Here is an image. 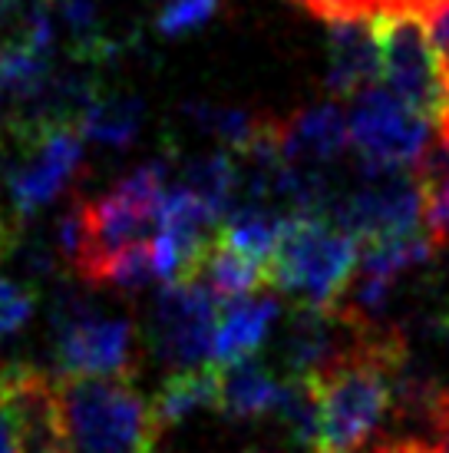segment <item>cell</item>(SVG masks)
Here are the masks:
<instances>
[{
	"mask_svg": "<svg viewBox=\"0 0 449 453\" xmlns=\"http://www.w3.org/2000/svg\"><path fill=\"white\" fill-rule=\"evenodd\" d=\"M63 453H159L163 424L129 378H57Z\"/></svg>",
	"mask_w": 449,
	"mask_h": 453,
	"instance_id": "6da1fadb",
	"label": "cell"
},
{
	"mask_svg": "<svg viewBox=\"0 0 449 453\" xmlns=\"http://www.w3.org/2000/svg\"><path fill=\"white\" fill-rule=\"evenodd\" d=\"M407 365V341L397 327H380L377 338L347 365L317 380L321 397V450L354 453L393 407V380Z\"/></svg>",
	"mask_w": 449,
	"mask_h": 453,
	"instance_id": "7a4b0ae2",
	"label": "cell"
},
{
	"mask_svg": "<svg viewBox=\"0 0 449 453\" xmlns=\"http://www.w3.org/2000/svg\"><path fill=\"white\" fill-rule=\"evenodd\" d=\"M354 235L324 215H287L268 262V285L291 295L298 308H334L357 272Z\"/></svg>",
	"mask_w": 449,
	"mask_h": 453,
	"instance_id": "3957f363",
	"label": "cell"
},
{
	"mask_svg": "<svg viewBox=\"0 0 449 453\" xmlns=\"http://www.w3.org/2000/svg\"><path fill=\"white\" fill-rule=\"evenodd\" d=\"M218 327V302L199 281H175L165 285L149 311V344L163 365L186 371L205 365L215 348Z\"/></svg>",
	"mask_w": 449,
	"mask_h": 453,
	"instance_id": "277c9868",
	"label": "cell"
},
{
	"mask_svg": "<svg viewBox=\"0 0 449 453\" xmlns=\"http://www.w3.org/2000/svg\"><path fill=\"white\" fill-rule=\"evenodd\" d=\"M377 37H380L387 89H393L413 113H420L423 119H437L446 100V80L423 20L377 17Z\"/></svg>",
	"mask_w": 449,
	"mask_h": 453,
	"instance_id": "5b68a950",
	"label": "cell"
},
{
	"mask_svg": "<svg viewBox=\"0 0 449 453\" xmlns=\"http://www.w3.org/2000/svg\"><path fill=\"white\" fill-rule=\"evenodd\" d=\"M430 142L423 116L413 113L387 87L363 89L350 110V146L363 163L413 169Z\"/></svg>",
	"mask_w": 449,
	"mask_h": 453,
	"instance_id": "8992f818",
	"label": "cell"
},
{
	"mask_svg": "<svg viewBox=\"0 0 449 453\" xmlns=\"http://www.w3.org/2000/svg\"><path fill=\"white\" fill-rule=\"evenodd\" d=\"M57 367L63 378H129L136 374V327L126 318H80L57 327Z\"/></svg>",
	"mask_w": 449,
	"mask_h": 453,
	"instance_id": "52a82bcc",
	"label": "cell"
},
{
	"mask_svg": "<svg viewBox=\"0 0 449 453\" xmlns=\"http://www.w3.org/2000/svg\"><path fill=\"white\" fill-rule=\"evenodd\" d=\"M350 146V116L337 103L304 106L281 119V150L294 169L331 173Z\"/></svg>",
	"mask_w": 449,
	"mask_h": 453,
	"instance_id": "ba28073f",
	"label": "cell"
},
{
	"mask_svg": "<svg viewBox=\"0 0 449 453\" xmlns=\"http://www.w3.org/2000/svg\"><path fill=\"white\" fill-rule=\"evenodd\" d=\"M327 37V89L334 96H361L374 87L377 73L384 70L380 60V37L377 20L370 17H344L334 20Z\"/></svg>",
	"mask_w": 449,
	"mask_h": 453,
	"instance_id": "9c48e42d",
	"label": "cell"
},
{
	"mask_svg": "<svg viewBox=\"0 0 449 453\" xmlns=\"http://www.w3.org/2000/svg\"><path fill=\"white\" fill-rule=\"evenodd\" d=\"M281 302L268 291L248 295L241 302L222 304L218 327H215V348L212 357L218 367L238 365V361H251V354L262 348L271 327L278 321Z\"/></svg>",
	"mask_w": 449,
	"mask_h": 453,
	"instance_id": "30bf717a",
	"label": "cell"
},
{
	"mask_svg": "<svg viewBox=\"0 0 449 453\" xmlns=\"http://www.w3.org/2000/svg\"><path fill=\"white\" fill-rule=\"evenodd\" d=\"M285 394V380L258 361H238L222 367V390H218V411L228 420H258L275 414Z\"/></svg>",
	"mask_w": 449,
	"mask_h": 453,
	"instance_id": "8fae6325",
	"label": "cell"
},
{
	"mask_svg": "<svg viewBox=\"0 0 449 453\" xmlns=\"http://www.w3.org/2000/svg\"><path fill=\"white\" fill-rule=\"evenodd\" d=\"M195 281L212 291V298L218 304H232L248 298V295H258V288L268 285V268L262 262L248 258V255H241L238 249H232L218 235L212 242V249L205 252V258H202Z\"/></svg>",
	"mask_w": 449,
	"mask_h": 453,
	"instance_id": "7c38bea8",
	"label": "cell"
},
{
	"mask_svg": "<svg viewBox=\"0 0 449 453\" xmlns=\"http://www.w3.org/2000/svg\"><path fill=\"white\" fill-rule=\"evenodd\" d=\"M218 390H222V367L199 365L186 371H172L163 380V388L152 397V411L163 427H175L186 417L205 407H218Z\"/></svg>",
	"mask_w": 449,
	"mask_h": 453,
	"instance_id": "4fadbf2b",
	"label": "cell"
},
{
	"mask_svg": "<svg viewBox=\"0 0 449 453\" xmlns=\"http://www.w3.org/2000/svg\"><path fill=\"white\" fill-rule=\"evenodd\" d=\"M393 411L400 420L430 427L437 441L449 434V388L430 371H413L410 365L400 367L393 380Z\"/></svg>",
	"mask_w": 449,
	"mask_h": 453,
	"instance_id": "5bb4252c",
	"label": "cell"
},
{
	"mask_svg": "<svg viewBox=\"0 0 449 453\" xmlns=\"http://www.w3.org/2000/svg\"><path fill=\"white\" fill-rule=\"evenodd\" d=\"M182 189L199 196L205 205H212L218 215H228L241 199V173H238L235 152L215 150L188 159L182 169Z\"/></svg>",
	"mask_w": 449,
	"mask_h": 453,
	"instance_id": "9a60e30c",
	"label": "cell"
},
{
	"mask_svg": "<svg viewBox=\"0 0 449 453\" xmlns=\"http://www.w3.org/2000/svg\"><path fill=\"white\" fill-rule=\"evenodd\" d=\"M142 116H146V106L136 93H100L83 116L80 133L83 139H93L100 146L126 150L129 142H136Z\"/></svg>",
	"mask_w": 449,
	"mask_h": 453,
	"instance_id": "2e32d148",
	"label": "cell"
},
{
	"mask_svg": "<svg viewBox=\"0 0 449 453\" xmlns=\"http://www.w3.org/2000/svg\"><path fill=\"white\" fill-rule=\"evenodd\" d=\"M285 215L271 209V205H255V202H241L232 212L224 215L222 235L232 249H238L241 255H248L255 262H262L268 268L271 255L278 249L281 228H285Z\"/></svg>",
	"mask_w": 449,
	"mask_h": 453,
	"instance_id": "e0dca14e",
	"label": "cell"
},
{
	"mask_svg": "<svg viewBox=\"0 0 449 453\" xmlns=\"http://www.w3.org/2000/svg\"><path fill=\"white\" fill-rule=\"evenodd\" d=\"M182 116L188 119V127L205 133V136L218 139L228 152H241L245 146H251V139L262 133L264 119H268V116L238 110V106H222V103H205V100L186 103Z\"/></svg>",
	"mask_w": 449,
	"mask_h": 453,
	"instance_id": "ac0fdd59",
	"label": "cell"
},
{
	"mask_svg": "<svg viewBox=\"0 0 449 453\" xmlns=\"http://www.w3.org/2000/svg\"><path fill=\"white\" fill-rule=\"evenodd\" d=\"M275 414L285 420L294 443L308 447L311 453L321 450V397H317V388L311 380L287 378Z\"/></svg>",
	"mask_w": 449,
	"mask_h": 453,
	"instance_id": "d6986e66",
	"label": "cell"
},
{
	"mask_svg": "<svg viewBox=\"0 0 449 453\" xmlns=\"http://www.w3.org/2000/svg\"><path fill=\"white\" fill-rule=\"evenodd\" d=\"M156 281H163L159 275V262H156V245H136V249H126L119 252L116 258L103 265L96 278H93V285H106V288H116V291H142L156 285Z\"/></svg>",
	"mask_w": 449,
	"mask_h": 453,
	"instance_id": "ffe728a7",
	"label": "cell"
},
{
	"mask_svg": "<svg viewBox=\"0 0 449 453\" xmlns=\"http://www.w3.org/2000/svg\"><path fill=\"white\" fill-rule=\"evenodd\" d=\"M218 11H222V0H163V7L156 13V30L163 37H186L215 20Z\"/></svg>",
	"mask_w": 449,
	"mask_h": 453,
	"instance_id": "44dd1931",
	"label": "cell"
},
{
	"mask_svg": "<svg viewBox=\"0 0 449 453\" xmlns=\"http://www.w3.org/2000/svg\"><path fill=\"white\" fill-rule=\"evenodd\" d=\"M37 311V295L20 281L0 278V344L13 338L17 331H24L27 321Z\"/></svg>",
	"mask_w": 449,
	"mask_h": 453,
	"instance_id": "7402d4cb",
	"label": "cell"
},
{
	"mask_svg": "<svg viewBox=\"0 0 449 453\" xmlns=\"http://www.w3.org/2000/svg\"><path fill=\"white\" fill-rule=\"evenodd\" d=\"M426 34H430V43H433V53L439 60V70H443V80L449 83V0H430L426 11L420 13Z\"/></svg>",
	"mask_w": 449,
	"mask_h": 453,
	"instance_id": "603a6c76",
	"label": "cell"
},
{
	"mask_svg": "<svg viewBox=\"0 0 449 453\" xmlns=\"http://www.w3.org/2000/svg\"><path fill=\"white\" fill-rule=\"evenodd\" d=\"M294 4L324 24H334L344 17H361V0H294Z\"/></svg>",
	"mask_w": 449,
	"mask_h": 453,
	"instance_id": "cb8c5ba5",
	"label": "cell"
},
{
	"mask_svg": "<svg viewBox=\"0 0 449 453\" xmlns=\"http://www.w3.org/2000/svg\"><path fill=\"white\" fill-rule=\"evenodd\" d=\"M374 453H443V450H439V443H426V441H416V437H400V441L380 443Z\"/></svg>",
	"mask_w": 449,
	"mask_h": 453,
	"instance_id": "d4e9b609",
	"label": "cell"
},
{
	"mask_svg": "<svg viewBox=\"0 0 449 453\" xmlns=\"http://www.w3.org/2000/svg\"><path fill=\"white\" fill-rule=\"evenodd\" d=\"M17 242H20L17 219H7V212L0 209V262H7V258L17 252Z\"/></svg>",
	"mask_w": 449,
	"mask_h": 453,
	"instance_id": "484cf974",
	"label": "cell"
},
{
	"mask_svg": "<svg viewBox=\"0 0 449 453\" xmlns=\"http://www.w3.org/2000/svg\"><path fill=\"white\" fill-rule=\"evenodd\" d=\"M0 453H20V441H17V424H13L11 411L0 403Z\"/></svg>",
	"mask_w": 449,
	"mask_h": 453,
	"instance_id": "4316f807",
	"label": "cell"
},
{
	"mask_svg": "<svg viewBox=\"0 0 449 453\" xmlns=\"http://www.w3.org/2000/svg\"><path fill=\"white\" fill-rule=\"evenodd\" d=\"M439 450H443V453H449V434H446V437H439Z\"/></svg>",
	"mask_w": 449,
	"mask_h": 453,
	"instance_id": "83f0119b",
	"label": "cell"
},
{
	"mask_svg": "<svg viewBox=\"0 0 449 453\" xmlns=\"http://www.w3.org/2000/svg\"><path fill=\"white\" fill-rule=\"evenodd\" d=\"M7 4H13V0H0V11H4V7H7Z\"/></svg>",
	"mask_w": 449,
	"mask_h": 453,
	"instance_id": "f1b7e54d",
	"label": "cell"
},
{
	"mask_svg": "<svg viewBox=\"0 0 449 453\" xmlns=\"http://www.w3.org/2000/svg\"><path fill=\"white\" fill-rule=\"evenodd\" d=\"M446 334H449V321H446Z\"/></svg>",
	"mask_w": 449,
	"mask_h": 453,
	"instance_id": "f546056e",
	"label": "cell"
},
{
	"mask_svg": "<svg viewBox=\"0 0 449 453\" xmlns=\"http://www.w3.org/2000/svg\"><path fill=\"white\" fill-rule=\"evenodd\" d=\"M248 453H258V450H248Z\"/></svg>",
	"mask_w": 449,
	"mask_h": 453,
	"instance_id": "4dcf8cb0",
	"label": "cell"
},
{
	"mask_svg": "<svg viewBox=\"0 0 449 453\" xmlns=\"http://www.w3.org/2000/svg\"><path fill=\"white\" fill-rule=\"evenodd\" d=\"M446 87H449V83H446Z\"/></svg>",
	"mask_w": 449,
	"mask_h": 453,
	"instance_id": "1f68e13d",
	"label": "cell"
}]
</instances>
